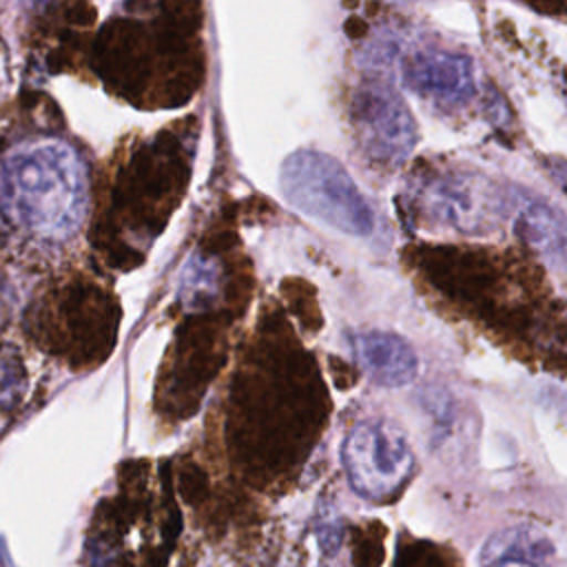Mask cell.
Listing matches in <instances>:
<instances>
[{"label": "cell", "instance_id": "cell-3", "mask_svg": "<svg viewBox=\"0 0 567 567\" xmlns=\"http://www.w3.org/2000/svg\"><path fill=\"white\" fill-rule=\"evenodd\" d=\"M279 182L286 199L303 215L352 237L374 230L370 202L334 157L312 148L295 151L286 157Z\"/></svg>", "mask_w": 567, "mask_h": 567}, {"label": "cell", "instance_id": "cell-5", "mask_svg": "<svg viewBox=\"0 0 567 567\" xmlns=\"http://www.w3.org/2000/svg\"><path fill=\"white\" fill-rule=\"evenodd\" d=\"M350 120L359 148L372 164L396 168L416 146V120L401 93L383 78H370L357 86Z\"/></svg>", "mask_w": 567, "mask_h": 567}, {"label": "cell", "instance_id": "cell-7", "mask_svg": "<svg viewBox=\"0 0 567 567\" xmlns=\"http://www.w3.org/2000/svg\"><path fill=\"white\" fill-rule=\"evenodd\" d=\"M352 352L363 374L383 388H403L419 374V354L408 339L392 330L352 334Z\"/></svg>", "mask_w": 567, "mask_h": 567}, {"label": "cell", "instance_id": "cell-4", "mask_svg": "<svg viewBox=\"0 0 567 567\" xmlns=\"http://www.w3.org/2000/svg\"><path fill=\"white\" fill-rule=\"evenodd\" d=\"M341 463L350 487L361 498L385 503L408 483L414 452L399 423L377 416L350 427L341 445Z\"/></svg>", "mask_w": 567, "mask_h": 567}, {"label": "cell", "instance_id": "cell-2", "mask_svg": "<svg viewBox=\"0 0 567 567\" xmlns=\"http://www.w3.org/2000/svg\"><path fill=\"white\" fill-rule=\"evenodd\" d=\"M412 202L432 224L478 237L494 233L512 197L485 173L465 164H425L414 175Z\"/></svg>", "mask_w": 567, "mask_h": 567}, {"label": "cell", "instance_id": "cell-15", "mask_svg": "<svg viewBox=\"0 0 567 567\" xmlns=\"http://www.w3.org/2000/svg\"><path fill=\"white\" fill-rule=\"evenodd\" d=\"M31 4H42V2H47V0H29Z\"/></svg>", "mask_w": 567, "mask_h": 567}, {"label": "cell", "instance_id": "cell-9", "mask_svg": "<svg viewBox=\"0 0 567 567\" xmlns=\"http://www.w3.org/2000/svg\"><path fill=\"white\" fill-rule=\"evenodd\" d=\"M554 556L556 547L543 529L518 523L487 536L478 551V567H549Z\"/></svg>", "mask_w": 567, "mask_h": 567}, {"label": "cell", "instance_id": "cell-1", "mask_svg": "<svg viewBox=\"0 0 567 567\" xmlns=\"http://www.w3.org/2000/svg\"><path fill=\"white\" fill-rule=\"evenodd\" d=\"M86 210V171L64 142L40 140L11 148L0 159V213L22 233L62 241Z\"/></svg>", "mask_w": 567, "mask_h": 567}, {"label": "cell", "instance_id": "cell-8", "mask_svg": "<svg viewBox=\"0 0 567 567\" xmlns=\"http://www.w3.org/2000/svg\"><path fill=\"white\" fill-rule=\"evenodd\" d=\"M514 233L536 255L567 264V215L558 206L536 195L518 197Z\"/></svg>", "mask_w": 567, "mask_h": 567}, {"label": "cell", "instance_id": "cell-10", "mask_svg": "<svg viewBox=\"0 0 567 567\" xmlns=\"http://www.w3.org/2000/svg\"><path fill=\"white\" fill-rule=\"evenodd\" d=\"M97 69L106 82L115 89H133L142 78V53L137 24L128 20H113L100 33L97 47Z\"/></svg>", "mask_w": 567, "mask_h": 567}, {"label": "cell", "instance_id": "cell-6", "mask_svg": "<svg viewBox=\"0 0 567 567\" xmlns=\"http://www.w3.org/2000/svg\"><path fill=\"white\" fill-rule=\"evenodd\" d=\"M403 86L421 102L456 111L478 93V66L470 53L443 47H412L399 58Z\"/></svg>", "mask_w": 567, "mask_h": 567}, {"label": "cell", "instance_id": "cell-12", "mask_svg": "<svg viewBox=\"0 0 567 567\" xmlns=\"http://www.w3.org/2000/svg\"><path fill=\"white\" fill-rule=\"evenodd\" d=\"M27 388V370L13 348L0 346V410H11L20 403Z\"/></svg>", "mask_w": 567, "mask_h": 567}, {"label": "cell", "instance_id": "cell-11", "mask_svg": "<svg viewBox=\"0 0 567 567\" xmlns=\"http://www.w3.org/2000/svg\"><path fill=\"white\" fill-rule=\"evenodd\" d=\"M217 281H219V270L215 261L202 255H193L182 275V299L188 308H204L215 301L217 297Z\"/></svg>", "mask_w": 567, "mask_h": 567}, {"label": "cell", "instance_id": "cell-14", "mask_svg": "<svg viewBox=\"0 0 567 567\" xmlns=\"http://www.w3.org/2000/svg\"><path fill=\"white\" fill-rule=\"evenodd\" d=\"M534 9L551 16H567V0H525Z\"/></svg>", "mask_w": 567, "mask_h": 567}, {"label": "cell", "instance_id": "cell-13", "mask_svg": "<svg viewBox=\"0 0 567 567\" xmlns=\"http://www.w3.org/2000/svg\"><path fill=\"white\" fill-rule=\"evenodd\" d=\"M545 171L556 182V186L567 193V157H545L543 159Z\"/></svg>", "mask_w": 567, "mask_h": 567}]
</instances>
